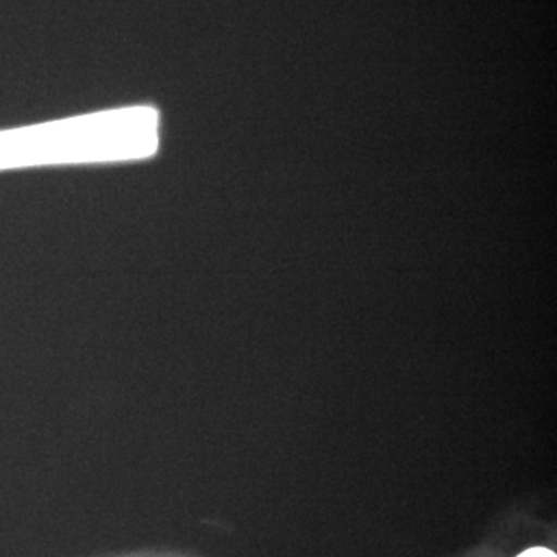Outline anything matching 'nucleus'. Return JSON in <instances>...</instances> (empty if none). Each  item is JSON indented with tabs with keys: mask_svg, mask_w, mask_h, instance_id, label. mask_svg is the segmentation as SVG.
Segmentation results:
<instances>
[{
	"mask_svg": "<svg viewBox=\"0 0 557 557\" xmlns=\"http://www.w3.org/2000/svg\"><path fill=\"white\" fill-rule=\"evenodd\" d=\"M518 557H556V553H553L552 549L548 548H530L527 552H523L522 555Z\"/></svg>",
	"mask_w": 557,
	"mask_h": 557,
	"instance_id": "obj_1",
	"label": "nucleus"
}]
</instances>
